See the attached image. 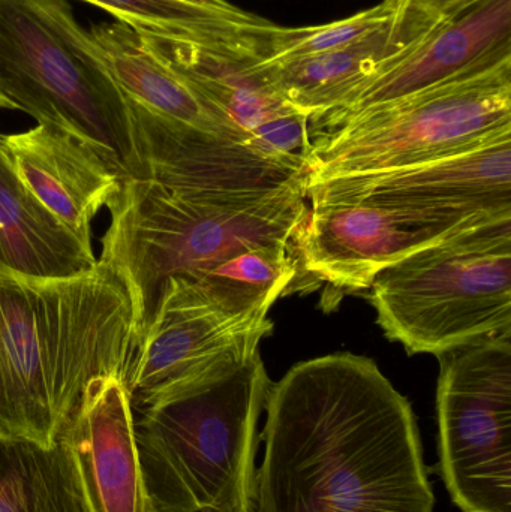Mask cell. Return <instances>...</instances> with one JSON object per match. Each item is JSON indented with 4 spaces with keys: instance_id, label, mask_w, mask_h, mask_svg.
I'll list each match as a JSON object with an SVG mask.
<instances>
[{
    "instance_id": "1",
    "label": "cell",
    "mask_w": 511,
    "mask_h": 512,
    "mask_svg": "<svg viewBox=\"0 0 511 512\" xmlns=\"http://www.w3.org/2000/svg\"><path fill=\"white\" fill-rule=\"evenodd\" d=\"M264 409L255 512H434L416 415L371 358L302 361Z\"/></svg>"
},
{
    "instance_id": "2",
    "label": "cell",
    "mask_w": 511,
    "mask_h": 512,
    "mask_svg": "<svg viewBox=\"0 0 511 512\" xmlns=\"http://www.w3.org/2000/svg\"><path fill=\"white\" fill-rule=\"evenodd\" d=\"M138 340L128 289L102 262L68 277L0 265V433L56 444L92 379L125 382Z\"/></svg>"
},
{
    "instance_id": "3",
    "label": "cell",
    "mask_w": 511,
    "mask_h": 512,
    "mask_svg": "<svg viewBox=\"0 0 511 512\" xmlns=\"http://www.w3.org/2000/svg\"><path fill=\"white\" fill-rule=\"evenodd\" d=\"M270 385L252 346L140 409L135 444L150 512H255Z\"/></svg>"
},
{
    "instance_id": "4",
    "label": "cell",
    "mask_w": 511,
    "mask_h": 512,
    "mask_svg": "<svg viewBox=\"0 0 511 512\" xmlns=\"http://www.w3.org/2000/svg\"><path fill=\"white\" fill-rule=\"evenodd\" d=\"M308 183L260 197H191L149 179H122L99 262L125 283L144 333L165 283L203 282L249 249L293 245Z\"/></svg>"
},
{
    "instance_id": "5",
    "label": "cell",
    "mask_w": 511,
    "mask_h": 512,
    "mask_svg": "<svg viewBox=\"0 0 511 512\" xmlns=\"http://www.w3.org/2000/svg\"><path fill=\"white\" fill-rule=\"evenodd\" d=\"M0 108L92 146L141 179L128 99L68 0H0Z\"/></svg>"
},
{
    "instance_id": "6",
    "label": "cell",
    "mask_w": 511,
    "mask_h": 512,
    "mask_svg": "<svg viewBox=\"0 0 511 512\" xmlns=\"http://www.w3.org/2000/svg\"><path fill=\"white\" fill-rule=\"evenodd\" d=\"M378 324L410 354L444 352L511 331V216L453 231L377 274Z\"/></svg>"
},
{
    "instance_id": "7",
    "label": "cell",
    "mask_w": 511,
    "mask_h": 512,
    "mask_svg": "<svg viewBox=\"0 0 511 512\" xmlns=\"http://www.w3.org/2000/svg\"><path fill=\"white\" fill-rule=\"evenodd\" d=\"M511 131V60L312 134L308 183L404 170Z\"/></svg>"
},
{
    "instance_id": "8",
    "label": "cell",
    "mask_w": 511,
    "mask_h": 512,
    "mask_svg": "<svg viewBox=\"0 0 511 512\" xmlns=\"http://www.w3.org/2000/svg\"><path fill=\"white\" fill-rule=\"evenodd\" d=\"M440 469L462 512H511V331L440 355Z\"/></svg>"
},
{
    "instance_id": "9",
    "label": "cell",
    "mask_w": 511,
    "mask_h": 512,
    "mask_svg": "<svg viewBox=\"0 0 511 512\" xmlns=\"http://www.w3.org/2000/svg\"><path fill=\"white\" fill-rule=\"evenodd\" d=\"M308 200L369 201L471 224L511 216V131L404 170L308 183Z\"/></svg>"
},
{
    "instance_id": "10",
    "label": "cell",
    "mask_w": 511,
    "mask_h": 512,
    "mask_svg": "<svg viewBox=\"0 0 511 512\" xmlns=\"http://www.w3.org/2000/svg\"><path fill=\"white\" fill-rule=\"evenodd\" d=\"M471 224L369 201L315 204L294 234L296 280H302L300 289L308 279L324 283L339 300L345 292L371 288L377 274L399 259Z\"/></svg>"
},
{
    "instance_id": "11",
    "label": "cell",
    "mask_w": 511,
    "mask_h": 512,
    "mask_svg": "<svg viewBox=\"0 0 511 512\" xmlns=\"http://www.w3.org/2000/svg\"><path fill=\"white\" fill-rule=\"evenodd\" d=\"M267 313L233 315L201 300L185 280H168L123 382L132 409L140 411L236 352L260 346L273 330Z\"/></svg>"
},
{
    "instance_id": "12",
    "label": "cell",
    "mask_w": 511,
    "mask_h": 512,
    "mask_svg": "<svg viewBox=\"0 0 511 512\" xmlns=\"http://www.w3.org/2000/svg\"><path fill=\"white\" fill-rule=\"evenodd\" d=\"M128 99V98H126ZM141 179L191 197H260L308 183V168L152 113L129 101Z\"/></svg>"
},
{
    "instance_id": "13",
    "label": "cell",
    "mask_w": 511,
    "mask_h": 512,
    "mask_svg": "<svg viewBox=\"0 0 511 512\" xmlns=\"http://www.w3.org/2000/svg\"><path fill=\"white\" fill-rule=\"evenodd\" d=\"M138 35L200 96L231 138L266 158L306 167L311 123L261 77L255 62L153 33Z\"/></svg>"
},
{
    "instance_id": "14",
    "label": "cell",
    "mask_w": 511,
    "mask_h": 512,
    "mask_svg": "<svg viewBox=\"0 0 511 512\" xmlns=\"http://www.w3.org/2000/svg\"><path fill=\"white\" fill-rule=\"evenodd\" d=\"M511 60V0H480L360 84L339 110L311 123L326 131L372 108Z\"/></svg>"
},
{
    "instance_id": "15",
    "label": "cell",
    "mask_w": 511,
    "mask_h": 512,
    "mask_svg": "<svg viewBox=\"0 0 511 512\" xmlns=\"http://www.w3.org/2000/svg\"><path fill=\"white\" fill-rule=\"evenodd\" d=\"M60 438L71 448L90 512H150L120 376L89 382Z\"/></svg>"
},
{
    "instance_id": "16",
    "label": "cell",
    "mask_w": 511,
    "mask_h": 512,
    "mask_svg": "<svg viewBox=\"0 0 511 512\" xmlns=\"http://www.w3.org/2000/svg\"><path fill=\"white\" fill-rule=\"evenodd\" d=\"M2 149L39 203L90 245L93 219L102 207H110L122 186V177L101 153L48 125L2 135Z\"/></svg>"
},
{
    "instance_id": "17",
    "label": "cell",
    "mask_w": 511,
    "mask_h": 512,
    "mask_svg": "<svg viewBox=\"0 0 511 512\" xmlns=\"http://www.w3.org/2000/svg\"><path fill=\"white\" fill-rule=\"evenodd\" d=\"M431 32L407 18L392 17L347 47L285 62L257 60L255 68L314 123L339 110L360 84Z\"/></svg>"
},
{
    "instance_id": "18",
    "label": "cell",
    "mask_w": 511,
    "mask_h": 512,
    "mask_svg": "<svg viewBox=\"0 0 511 512\" xmlns=\"http://www.w3.org/2000/svg\"><path fill=\"white\" fill-rule=\"evenodd\" d=\"M137 32L189 42L236 60L267 59L281 26L234 5L189 0H83Z\"/></svg>"
},
{
    "instance_id": "19",
    "label": "cell",
    "mask_w": 511,
    "mask_h": 512,
    "mask_svg": "<svg viewBox=\"0 0 511 512\" xmlns=\"http://www.w3.org/2000/svg\"><path fill=\"white\" fill-rule=\"evenodd\" d=\"M98 264L86 245L23 185L0 135V265L38 277H68Z\"/></svg>"
},
{
    "instance_id": "20",
    "label": "cell",
    "mask_w": 511,
    "mask_h": 512,
    "mask_svg": "<svg viewBox=\"0 0 511 512\" xmlns=\"http://www.w3.org/2000/svg\"><path fill=\"white\" fill-rule=\"evenodd\" d=\"M89 33L111 78L129 101L167 119L231 138L200 96L144 44L137 30L116 21L93 24Z\"/></svg>"
},
{
    "instance_id": "21",
    "label": "cell",
    "mask_w": 511,
    "mask_h": 512,
    "mask_svg": "<svg viewBox=\"0 0 511 512\" xmlns=\"http://www.w3.org/2000/svg\"><path fill=\"white\" fill-rule=\"evenodd\" d=\"M0 512H90L71 448L0 433Z\"/></svg>"
},
{
    "instance_id": "22",
    "label": "cell",
    "mask_w": 511,
    "mask_h": 512,
    "mask_svg": "<svg viewBox=\"0 0 511 512\" xmlns=\"http://www.w3.org/2000/svg\"><path fill=\"white\" fill-rule=\"evenodd\" d=\"M393 9L384 0L374 8L344 20L309 27H282L272 42L266 62L302 59L347 47L392 20Z\"/></svg>"
},
{
    "instance_id": "23",
    "label": "cell",
    "mask_w": 511,
    "mask_h": 512,
    "mask_svg": "<svg viewBox=\"0 0 511 512\" xmlns=\"http://www.w3.org/2000/svg\"><path fill=\"white\" fill-rule=\"evenodd\" d=\"M393 17H407L426 27L440 26L443 21L461 14L480 0H386Z\"/></svg>"
},
{
    "instance_id": "24",
    "label": "cell",
    "mask_w": 511,
    "mask_h": 512,
    "mask_svg": "<svg viewBox=\"0 0 511 512\" xmlns=\"http://www.w3.org/2000/svg\"><path fill=\"white\" fill-rule=\"evenodd\" d=\"M189 2L198 3V5H206V6H227V0H189Z\"/></svg>"
}]
</instances>
